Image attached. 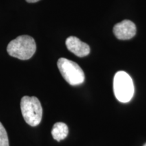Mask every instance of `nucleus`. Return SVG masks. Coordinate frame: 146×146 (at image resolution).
Instances as JSON below:
<instances>
[{"mask_svg":"<svg viewBox=\"0 0 146 146\" xmlns=\"http://www.w3.org/2000/svg\"><path fill=\"white\" fill-rule=\"evenodd\" d=\"M113 89L115 97L122 103L130 102L134 95V85L132 78L127 72H116L113 81Z\"/></svg>","mask_w":146,"mask_h":146,"instance_id":"obj_3","label":"nucleus"},{"mask_svg":"<svg viewBox=\"0 0 146 146\" xmlns=\"http://www.w3.org/2000/svg\"><path fill=\"white\" fill-rule=\"evenodd\" d=\"M58 68L65 81L72 86L81 85L85 81V74L74 62L64 58L58 60Z\"/></svg>","mask_w":146,"mask_h":146,"instance_id":"obj_4","label":"nucleus"},{"mask_svg":"<svg viewBox=\"0 0 146 146\" xmlns=\"http://www.w3.org/2000/svg\"><path fill=\"white\" fill-rule=\"evenodd\" d=\"M144 146H146V144H145V145H144Z\"/></svg>","mask_w":146,"mask_h":146,"instance_id":"obj_10","label":"nucleus"},{"mask_svg":"<svg viewBox=\"0 0 146 146\" xmlns=\"http://www.w3.org/2000/svg\"><path fill=\"white\" fill-rule=\"evenodd\" d=\"M21 108L25 122L32 127L39 125L43 116V108L36 97L24 96L21 101Z\"/></svg>","mask_w":146,"mask_h":146,"instance_id":"obj_2","label":"nucleus"},{"mask_svg":"<svg viewBox=\"0 0 146 146\" xmlns=\"http://www.w3.org/2000/svg\"><path fill=\"white\" fill-rule=\"evenodd\" d=\"M136 26L132 21L124 20L116 24L113 29L115 36L120 40H127L133 38L136 34Z\"/></svg>","mask_w":146,"mask_h":146,"instance_id":"obj_5","label":"nucleus"},{"mask_svg":"<svg viewBox=\"0 0 146 146\" xmlns=\"http://www.w3.org/2000/svg\"><path fill=\"white\" fill-rule=\"evenodd\" d=\"M0 146H9L8 134L1 122H0Z\"/></svg>","mask_w":146,"mask_h":146,"instance_id":"obj_8","label":"nucleus"},{"mask_svg":"<svg viewBox=\"0 0 146 146\" xmlns=\"http://www.w3.org/2000/svg\"><path fill=\"white\" fill-rule=\"evenodd\" d=\"M27 2L28 3H35V2H37V1H40V0H26Z\"/></svg>","mask_w":146,"mask_h":146,"instance_id":"obj_9","label":"nucleus"},{"mask_svg":"<svg viewBox=\"0 0 146 146\" xmlns=\"http://www.w3.org/2000/svg\"><path fill=\"white\" fill-rule=\"evenodd\" d=\"M66 45L70 52L78 57H85L90 53V47L89 45L76 36H71L67 38L66 40Z\"/></svg>","mask_w":146,"mask_h":146,"instance_id":"obj_6","label":"nucleus"},{"mask_svg":"<svg viewBox=\"0 0 146 146\" xmlns=\"http://www.w3.org/2000/svg\"><path fill=\"white\" fill-rule=\"evenodd\" d=\"M36 50L35 41L32 36L22 35L11 41L7 47V52L10 56L19 60L30 59Z\"/></svg>","mask_w":146,"mask_h":146,"instance_id":"obj_1","label":"nucleus"},{"mask_svg":"<svg viewBox=\"0 0 146 146\" xmlns=\"http://www.w3.org/2000/svg\"><path fill=\"white\" fill-rule=\"evenodd\" d=\"M68 134V127L65 123H56L53 126L52 135L53 138L60 141L64 139Z\"/></svg>","mask_w":146,"mask_h":146,"instance_id":"obj_7","label":"nucleus"}]
</instances>
